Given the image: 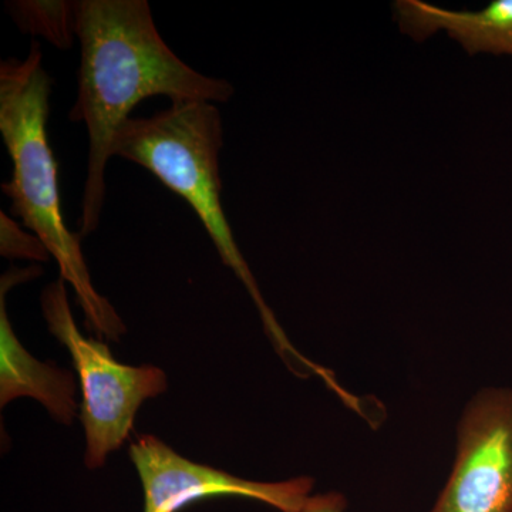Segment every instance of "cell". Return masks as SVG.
Returning a JSON list of instances; mask_svg holds the SVG:
<instances>
[{"label": "cell", "instance_id": "cell-1", "mask_svg": "<svg viewBox=\"0 0 512 512\" xmlns=\"http://www.w3.org/2000/svg\"><path fill=\"white\" fill-rule=\"evenodd\" d=\"M74 32L80 42L76 103L69 120L83 123L89 137L82 217L77 234L99 228L106 200V168L121 127L140 101L227 103L231 83L208 77L183 62L164 42L147 0L74 2Z\"/></svg>", "mask_w": 512, "mask_h": 512}, {"label": "cell", "instance_id": "cell-2", "mask_svg": "<svg viewBox=\"0 0 512 512\" xmlns=\"http://www.w3.org/2000/svg\"><path fill=\"white\" fill-rule=\"evenodd\" d=\"M52 87L37 42H32L25 59L0 64V134L13 164L12 177L2 184V191L12 201V214L55 259L60 279L72 286L89 329L99 338L117 342L126 325L94 288L82 237L64 221L56 158L47 137Z\"/></svg>", "mask_w": 512, "mask_h": 512}, {"label": "cell", "instance_id": "cell-3", "mask_svg": "<svg viewBox=\"0 0 512 512\" xmlns=\"http://www.w3.org/2000/svg\"><path fill=\"white\" fill-rule=\"evenodd\" d=\"M222 147L224 127L214 103L174 101L154 116L128 120L117 136L114 156L146 168L190 205L214 242L221 261L247 289L279 355L293 373L303 370L305 375H316L319 365L293 348L235 241L221 198Z\"/></svg>", "mask_w": 512, "mask_h": 512}, {"label": "cell", "instance_id": "cell-4", "mask_svg": "<svg viewBox=\"0 0 512 512\" xmlns=\"http://www.w3.org/2000/svg\"><path fill=\"white\" fill-rule=\"evenodd\" d=\"M40 305L49 332L67 349L79 377L80 420L86 436L84 464L97 470L124 446L143 403L167 392V375L153 365H123L103 339L84 336L73 318L62 279L46 286Z\"/></svg>", "mask_w": 512, "mask_h": 512}, {"label": "cell", "instance_id": "cell-5", "mask_svg": "<svg viewBox=\"0 0 512 512\" xmlns=\"http://www.w3.org/2000/svg\"><path fill=\"white\" fill-rule=\"evenodd\" d=\"M144 494L143 512H180L214 498L258 501L281 512H301L315 480L295 477L262 483L195 463L153 434H141L128 450Z\"/></svg>", "mask_w": 512, "mask_h": 512}, {"label": "cell", "instance_id": "cell-6", "mask_svg": "<svg viewBox=\"0 0 512 512\" xmlns=\"http://www.w3.org/2000/svg\"><path fill=\"white\" fill-rule=\"evenodd\" d=\"M430 512H512V390L487 389L458 426L456 463Z\"/></svg>", "mask_w": 512, "mask_h": 512}, {"label": "cell", "instance_id": "cell-7", "mask_svg": "<svg viewBox=\"0 0 512 512\" xmlns=\"http://www.w3.org/2000/svg\"><path fill=\"white\" fill-rule=\"evenodd\" d=\"M42 274L37 266L10 269L0 279V407L19 397L42 404L59 423L70 426L80 409L76 379L55 363L40 362L20 343L10 323L6 296L13 286Z\"/></svg>", "mask_w": 512, "mask_h": 512}, {"label": "cell", "instance_id": "cell-8", "mask_svg": "<svg viewBox=\"0 0 512 512\" xmlns=\"http://www.w3.org/2000/svg\"><path fill=\"white\" fill-rule=\"evenodd\" d=\"M393 8L400 30L417 42L446 30L470 56H512V0H493L477 12L437 8L421 0H397Z\"/></svg>", "mask_w": 512, "mask_h": 512}, {"label": "cell", "instance_id": "cell-9", "mask_svg": "<svg viewBox=\"0 0 512 512\" xmlns=\"http://www.w3.org/2000/svg\"><path fill=\"white\" fill-rule=\"evenodd\" d=\"M9 6L22 32L40 35L59 49H69L74 36V2L25 0Z\"/></svg>", "mask_w": 512, "mask_h": 512}, {"label": "cell", "instance_id": "cell-10", "mask_svg": "<svg viewBox=\"0 0 512 512\" xmlns=\"http://www.w3.org/2000/svg\"><path fill=\"white\" fill-rule=\"evenodd\" d=\"M0 254L9 259L47 262L50 252L35 234L23 231L19 222L0 212Z\"/></svg>", "mask_w": 512, "mask_h": 512}, {"label": "cell", "instance_id": "cell-11", "mask_svg": "<svg viewBox=\"0 0 512 512\" xmlns=\"http://www.w3.org/2000/svg\"><path fill=\"white\" fill-rule=\"evenodd\" d=\"M348 501L339 493L311 495L301 512H345Z\"/></svg>", "mask_w": 512, "mask_h": 512}]
</instances>
